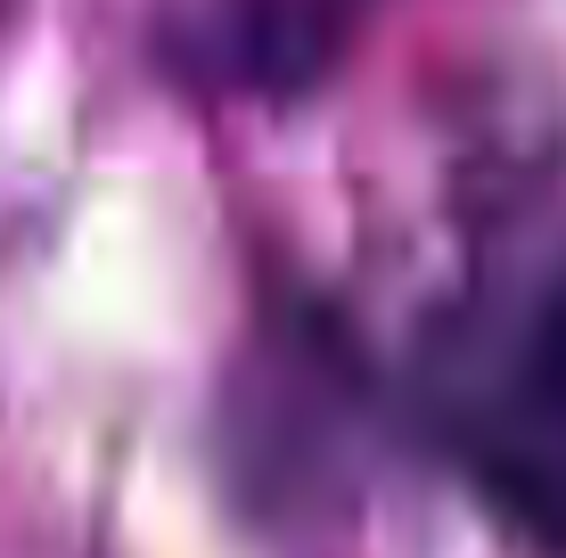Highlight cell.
Returning <instances> with one entry per match:
<instances>
[{
    "label": "cell",
    "instance_id": "obj_1",
    "mask_svg": "<svg viewBox=\"0 0 566 558\" xmlns=\"http://www.w3.org/2000/svg\"><path fill=\"white\" fill-rule=\"evenodd\" d=\"M427 419L501 517L566 558V263L517 313L443 337L427 370Z\"/></svg>",
    "mask_w": 566,
    "mask_h": 558
}]
</instances>
